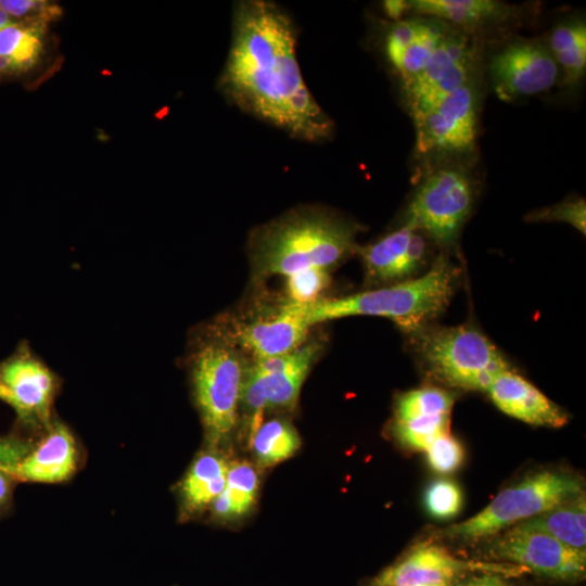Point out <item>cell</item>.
<instances>
[{"mask_svg":"<svg viewBox=\"0 0 586 586\" xmlns=\"http://www.w3.org/2000/svg\"><path fill=\"white\" fill-rule=\"evenodd\" d=\"M296 39L292 18L276 3L239 1L219 86L240 110L291 137L324 141L333 135L334 124L303 79Z\"/></svg>","mask_w":586,"mask_h":586,"instance_id":"1","label":"cell"},{"mask_svg":"<svg viewBox=\"0 0 586 586\" xmlns=\"http://www.w3.org/2000/svg\"><path fill=\"white\" fill-rule=\"evenodd\" d=\"M358 231L356 224L328 209H294L255 231L251 241L255 272L289 277L311 268L329 270L357 252Z\"/></svg>","mask_w":586,"mask_h":586,"instance_id":"2","label":"cell"},{"mask_svg":"<svg viewBox=\"0 0 586 586\" xmlns=\"http://www.w3.org/2000/svg\"><path fill=\"white\" fill-rule=\"evenodd\" d=\"M458 270L441 254L421 277L342 297L302 305L309 324L349 316L388 318L413 333L425 327L448 305Z\"/></svg>","mask_w":586,"mask_h":586,"instance_id":"3","label":"cell"},{"mask_svg":"<svg viewBox=\"0 0 586 586\" xmlns=\"http://www.w3.org/2000/svg\"><path fill=\"white\" fill-rule=\"evenodd\" d=\"M426 372L446 386L486 391L511 366L494 343L471 324L423 327L412 333Z\"/></svg>","mask_w":586,"mask_h":586,"instance_id":"4","label":"cell"},{"mask_svg":"<svg viewBox=\"0 0 586 586\" xmlns=\"http://www.w3.org/2000/svg\"><path fill=\"white\" fill-rule=\"evenodd\" d=\"M582 476L565 470L544 469L506 487L479 513L440 532L442 537L480 540L538 515L583 493Z\"/></svg>","mask_w":586,"mask_h":586,"instance_id":"5","label":"cell"},{"mask_svg":"<svg viewBox=\"0 0 586 586\" xmlns=\"http://www.w3.org/2000/svg\"><path fill=\"white\" fill-rule=\"evenodd\" d=\"M244 370L239 354L224 340H206L193 354L194 396L206 436L214 445L225 441L235 425Z\"/></svg>","mask_w":586,"mask_h":586,"instance_id":"6","label":"cell"},{"mask_svg":"<svg viewBox=\"0 0 586 586\" xmlns=\"http://www.w3.org/2000/svg\"><path fill=\"white\" fill-rule=\"evenodd\" d=\"M475 195V180L464 165L442 164L419 183L408 204L405 222L438 246L450 247L472 211Z\"/></svg>","mask_w":586,"mask_h":586,"instance_id":"7","label":"cell"},{"mask_svg":"<svg viewBox=\"0 0 586 586\" xmlns=\"http://www.w3.org/2000/svg\"><path fill=\"white\" fill-rule=\"evenodd\" d=\"M477 102L472 80L432 106L411 114L417 155L447 160L471 153L477 137Z\"/></svg>","mask_w":586,"mask_h":586,"instance_id":"8","label":"cell"},{"mask_svg":"<svg viewBox=\"0 0 586 586\" xmlns=\"http://www.w3.org/2000/svg\"><path fill=\"white\" fill-rule=\"evenodd\" d=\"M486 546L487 557L540 576L574 583L586 574V552L574 550L544 533L513 525Z\"/></svg>","mask_w":586,"mask_h":586,"instance_id":"9","label":"cell"},{"mask_svg":"<svg viewBox=\"0 0 586 586\" xmlns=\"http://www.w3.org/2000/svg\"><path fill=\"white\" fill-rule=\"evenodd\" d=\"M476 65L474 37L469 31L450 29L421 73L403 87L410 113L432 106L474 80Z\"/></svg>","mask_w":586,"mask_h":586,"instance_id":"10","label":"cell"},{"mask_svg":"<svg viewBox=\"0 0 586 586\" xmlns=\"http://www.w3.org/2000/svg\"><path fill=\"white\" fill-rule=\"evenodd\" d=\"M489 74L496 95L514 101L551 89L560 77L558 65L546 40L512 39L489 61Z\"/></svg>","mask_w":586,"mask_h":586,"instance_id":"11","label":"cell"},{"mask_svg":"<svg viewBox=\"0 0 586 586\" xmlns=\"http://www.w3.org/2000/svg\"><path fill=\"white\" fill-rule=\"evenodd\" d=\"M494 574L523 573L520 566L510 563H485L462 560L445 547L423 543L411 548L398 561L383 570L372 586H435L451 584L469 571Z\"/></svg>","mask_w":586,"mask_h":586,"instance_id":"12","label":"cell"},{"mask_svg":"<svg viewBox=\"0 0 586 586\" xmlns=\"http://www.w3.org/2000/svg\"><path fill=\"white\" fill-rule=\"evenodd\" d=\"M455 395L437 386H423L400 394L395 404L393 431L411 450L424 451L438 436L449 433Z\"/></svg>","mask_w":586,"mask_h":586,"instance_id":"13","label":"cell"},{"mask_svg":"<svg viewBox=\"0 0 586 586\" xmlns=\"http://www.w3.org/2000/svg\"><path fill=\"white\" fill-rule=\"evenodd\" d=\"M450 29L448 24L426 16L402 18L391 25L384 51L403 87L421 73Z\"/></svg>","mask_w":586,"mask_h":586,"instance_id":"14","label":"cell"},{"mask_svg":"<svg viewBox=\"0 0 586 586\" xmlns=\"http://www.w3.org/2000/svg\"><path fill=\"white\" fill-rule=\"evenodd\" d=\"M0 381L9 391L11 406L28 422H46L55 392L52 372L29 352L21 351L0 367Z\"/></svg>","mask_w":586,"mask_h":586,"instance_id":"15","label":"cell"},{"mask_svg":"<svg viewBox=\"0 0 586 586\" xmlns=\"http://www.w3.org/2000/svg\"><path fill=\"white\" fill-rule=\"evenodd\" d=\"M319 349L318 343H309L288 354L255 359L245 368L246 374L260 390L267 409H288L295 405Z\"/></svg>","mask_w":586,"mask_h":586,"instance_id":"16","label":"cell"},{"mask_svg":"<svg viewBox=\"0 0 586 586\" xmlns=\"http://www.w3.org/2000/svg\"><path fill=\"white\" fill-rule=\"evenodd\" d=\"M310 327L302 305L286 302L267 318L238 326L232 336L237 344L258 359L298 348Z\"/></svg>","mask_w":586,"mask_h":586,"instance_id":"17","label":"cell"},{"mask_svg":"<svg viewBox=\"0 0 586 586\" xmlns=\"http://www.w3.org/2000/svg\"><path fill=\"white\" fill-rule=\"evenodd\" d=\"M506 415L537 426L561 428L568 413L511 368L498 373L486 390Z\"/></svg>","mask_w":586,"mask_h":586,"instance_id":"18","label":"cell"},{"mask_svg":"<svg viewBox=\"0 0 586 586\" xmlns=\"http://www.w3.org/2000/svg\"><path fill=\"white\" fill-rule=\"evenodd\" d=\"M76 467L75 440L66 426L55 423L8 474L22 481L59 483L67 480Z\"/></svg>","mask_w":586,"mask_h":586,"instance_id":"19","label":"cell"},{"mask_svg":"<svg viewBox=\"0 0 586 586\" xmlns=\"http://www.w3.org/2000/svg\"><path fill=\"white\" fill-rule=\"evenodd\" d=\"M407 4L409 12L464 31L496 25L514 15V7L497 0H409Z\"/></svg>","mask_w":586,"mask_h":586,"instance_id":"20","label":"cell"},{"mask_svg":"<svg viewBox=\"0 0 586 586\" xmlns=\"http://www.w3.org/2000/svg\"><path fill=\"white\" fill-rule=\"evenodd\" d=\"M555 59L561 85L575 88L581 85L586 72V23L572 17L558 23L546 40Z\"/></svg>","mask_w":586,"mask_h":586,"instance_id":"21","label":"cell"},{"mask_svg":"<svg viewBox=\"0 0 586 586\" xmlns=\"http://www.w3.org/2000/svg\"><path fill=\"white\" fill-rule=\"evenodd\" d=\"M515 525L544 533L574 550L586 552L585 493Z\"/></svg>","mask_w":586,"mask_h":586,"instance_id":"22","label":"cell"},{"mask_svg":"<svg viewBox=\"0 0 586 586\" xmlns=\"http://www.w3.org/2000/svg\"><path fill=\"white\" fill-rule=\"evenodd\" d=\"M417 230L411 224L404 221L398 229L377 242L358 246L356 253L364 262L369 282L400 281L403 263Z\"/></svg>","mask_w":586,"mask_h":586,"instance_id":"23","label":"cell"},{"mask_svg":"<svg viewBox=\"0 0 586 586\" xmlns=\"http://www.w3.org/2000/svg\"><path fill=\"white\" fill-rule=\"evenodd\" d=\"M228 466L226 459L215 453L203 454L192 463L181 484V497L188 511H201L215 501L225 487Z\"/></svg>","mask_w":586,"mask_h":586,"instance_id":"24","label":"cell"},{"mask_svg":"<svg viewBox=\"0 0 586 586\" xmlns=\"http://www.w3.org/2000/svg\"><path fill=\"white\" fill-rule=\"evenodd\" d=\"M258 474L246 461L229 463L222 492L212 504L216 517L225 520L246 513L255 501Z\"/></svg>","mask_w":586,"mask_h":586,"instance_id":"25","label":"cell"},{"mask_svg":"<svg viewBox=\"0 0 586 586\" xmlns=\"http://www.w3.org/2000/svg\"><path fill=\"white\" fill-rule=\"evenodd\" d=\"M46 21L35 18L12 22L0 29V56L10 58L20 73L30 69L42 51Z\"/></svg>","mask_w":586,"mask_h":586,"instance_id":"26","label":"cell"},{"mask_svg":"<svg viewBox=\"0 0 586 586\" xmlns=\"http://www.w3.org/2000/svg\"><path fill=\"white\" fill-rule=\"evenodd\" d=\"M250 441L255 457L263 467H270L290 458L301 444L295 429L281 419L262 423Z\"/></svg>","mask_w":586,"mask_h":586,"instance_id":"27","label":"cell"},{"mask_svg":"<svg viewBox=\"0 0 586 586\" xmlns=\"http://www.w3.org/2000/svg\"><path fill=\"white\" fill-rule=\"evenodd\" d=\"M424 506L428 513L435 519H453L462 507L461 489L454 481L434 480L424 492Z\"/></svg>","mask_w":586,"mask_h":586,"instance_id":"28","label":"cell"},{"mask_svg":"<svg viewBox=\"0 0 586 586\" xmlns=\"http://www.w3.org/2000/svg\"><path fill=\"white\" fill-rule=\"evenodd\" d=\"M330 282L328 270L306 269L286 277L288 302L296 305H310L320 301V295Z\"/></svg>","mask_w":586,"mask_h":586,"instance_id":"29","label":"cell"},{"mask_svg":"<svg viewBox=\"0 0 586 586\" xmlns=\"http://www.w3.org/2000/svg\"><path fill=\"white\" fill-rule=\"evenodd\" d=\"M526 220L531 222L561 221L566 222L585 234L586 203L584 198H569L558 204L539 208L530 213Z\"/></svg>","mask_w":586,"mask_h":586,"instance_id":"30","label":"cell"},{"mask_svg":"<svg viewBox=\"0 0 586 586\" xmlns=\"http://www.w3.org/2000/svg\"><path fill=\"white\" fill-rule=\"evenodd\" d=\"M424 451L430 467L441 474L456 471L464 458L462 445L449 433L438 436Z\"/></svg>","mask_w":586,"mask_h":586,"instance_id":"31","label":"cell"},{"mask_svg":"<svg viewBox=\"0 0 586 586\" xmlns=\"http://www.w3.org/2000/svg\"><path fill=\"white\" fill-rule=\"evenodd\" d=\"M0 7L13 17L49 21L60 14L59 8L42 0H0Z\"/></svg>","mask_w":586,"mask_h":586,"instance_id":"32","label":"cell"},{"mask_svg":"<svg viewBox=\"0 0 586 586\" xmlns=\"http://www.w3.org/2000/svg\"><path fill=\"white\" fill-rule=\"evenodd\" d=\"M456 586H511L500 574L486 573Z\"/></svg>","mask_w":586,"mask_h":586,"instance_id":"33","label":"cell"},{"mask_svg":"<svg viewBox=\"0 0 586 586\" xmlns=\"http://www.w3.org/2000/svg\"><path fill=\"white\" fill-rule=\"evenodd\" d=\"M385 13L395 22L402 20L405 13H408L407 0H388L383 2Z\"/></svg>","mask_w":586,"mask_h":586,"instance_id":"34","label":"cell"},{"mask_svg":"<svg viewBox=\"0 0 586 586\" xmlns=\"http://www.w3.org/2000/svg\"><path fill=\"white\" fill-rule=\"evenodd\" d=\"M10 475L0 468V508L7 501L10 493Z\"/></svg>","mask_w":586,"mask_h":586,"instance_id":"35","label":"cell"},{"mask_svg":"<svg viewBox=\"0 0 586 586\" xmlns=\"http://www.w3.org/2000/svg\"><path fill=\"white\" fill-rule=\"evenodd\" d=\"M11 16L0 7V29L11 24Z\"/></svg>","mask_w":586,"mask_h":586,"instance_id":"36","label":"cell"},{"mask_svg":"<svg viewBox=\"0 0 586 586\" xmlns=\"http://www.w3.org/2000/svg\"><path fill=\"white\" fill-rule=\"evenodd\" d=\"M0 399L7 402L10 405L12 403L11 395L9 391L4 387V385L1 383V381H0Z\"/></svg>","mask_w":586,"mask_h":586,"instance_id":"37","label":"cell"},{"mask_svg":"<svg viewBox=\"0 0 586 586\" xmlns=\"http://www.w3.org/2000/svg\"><path fill=\"white\" fill-rule=\"evenodd\" d=\"M456 585L457 584L451 583V584H442V585H435V586H456Z\"/></svg>","mask_w":586,"mask_h":586,"instance_id":"38","label":"cell"}]
</instances>
